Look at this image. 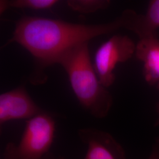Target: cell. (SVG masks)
Segmentation results:
<instances>
[{
    "instance_id": "cell-1",
    "label": "cell",
    "mask_w": 159,
    "mask_h": 159,
    "mask_svg": "<svg viewBox=\"0 0 159 159\" xmlns=\"http://www.w3.org/2000/svg\"><path fill=\"white\" fill-rule=\"evenodd\" d=\"M138 14L127 9L114 21L101 24L85 25L43 17L25 16L16 23L12 37L6 46L17 43L34 57L37 69L30 80L39 84L45 80L42 70L57 64L61 57L93 39L121 29L134 31Z\"/></svg>"
},
{
    "instance_id": "cell-2",
    "label": "cell",
    "mask_w": 159,
    "mask_h": 159,
    "mask_svg": "<svg viewBox=\"0 0 159 159\" xmlns=\"http://www.w3.org/2000/svg\"><path fill=\"white\" fill-rule=\"evenodd\" d=\"M57 64L67 73L81 106L96 118L106 117L111 108L113 97L98 78L91 63L89 43L67 52Z\"/></svg>"
},
{
    "instance_id": "cell-3",
    "label": "cell",
    "mask_w": 159,
    "mask_h": 159,
    "mask_svg": "<svg viewBox=\"0 0 159 159\" xmlns=\"http://www.w3.org/2000/svg\"><path fill=\"white\" fill-rule=\"evenodd\" d=\"M56 122L46 111L27 120L19 143H8L4 159H46L54 140Z\"/></svg>"
},
{
    "instance_id": "cell-4",
    "label": "cell",
    "mask_w": 159,
    "mask_h": 159,
    "mask_svg": "<svg viewBox=\"0 0 159 159\" xmlns=\"http://www.w3.org/2000/svg\"><path fill=\"white\" fill-rule=\"evenodd\" d=\"M136 44L127 35H114L102 43L94 56V67L100 83L106 88L113 84L114 70L117 64L125 63L135 54Z\"/></svg>"
},
{
    "instance_id": "cell-5",
    "label": "cell",
    "mask_w": 159,
    "mask_h": 159,
    "mask_svg": "<svg viewBox=\"0 0 159 159\" xmlns=\"http://www.w3.org/2000/svg\"><path fill=\"white\" fill-rule=\"evenodd\" d=\"M43 111L24 87H19L0 95L1 125L10 120L30 119Z\"/></svg>"
},
{
    "instance_id": "cell-6",
    "label": "cell",
    "mask_w": 159,
    "mask_h": 159,
    "mask_svg": "<svg viewBox=\"0 0 159 159\" xmlns=\"http://www.w3.org/2000/svg\"><path fill=\"white\" fill-rule=\"evenodd\" d=\"M78 136L87 146L84 159H125L123 148L107 132L86 128L79 130Z\"/></svg>"
},
{
    "instance_id": "cell-7",
    "label": "cell",
    "mask_w": 159,
    "mask_h": 159,
    "mask_svg": "<svg viewBox=\"0 0 159 159\" xmlns=\"http://www.w3.org/2000/svg\"><path fill=\"white\" fill-rule=\"evenodd\" d=\"M143 64V75L151 85L159 83V39L158 35L140 39L136 44L135 54Z\"/></svg>"
},
{
    "instance_id": "cell-8",
    "label": "cell",
    "mask_w": 159,
    "mask_h": 159,
    "mask_svg": "<svg viewBox=\"0 0 159 159\" xmlns=\"http://www.w3.org/2000/svg\"><path fill=\"white\" fill-rule=\"evenodd\" d=\"M159 29V0H152L146 13L140 14L135 34L141 39L157 35Z\"/></svg>"
},
{
    "instance_id": "cell-9",
    "label": "cell",
    "mask_w": 159,
    "mask_h": 159,
    "mask_svg": "<svg viewBox=\"0 0 159 159\" xmlns=\"http://www.w3.org/2000/svg\"><path fill=\"white\" fill-rule=\"evenodd\" d=\"M0 12L4 13L8 8H27L31 10L49 9L58 2L57 0H12L1 1Z\"/></svg>"
},
{
    "instance_id": "cell-10",
    "label": "cell",
    "mask_w": 159,
    "mask_h": 159,
    "mask_svg": "<svg viewBox=\"0 0 159 159\" xmlns=\"http://www.w3.org/2000/svg\"><path fill=\"white\" fill-rule=\"evenodd\" d=\"M67 3L75 11L83 14L94 12L108 8L111 4L109 0H69Z\"/></svg>"
},
{
    "instance_id": "cell-11",
    "label": "cell",
    "mask_w": 159,
    "mask_h": 159,
    "mask_svg": "<svg viewBox=\"0 0 159 159\" xmlns=\"http://www.w3.org/2000/svg\"><path fill=\"white\" fill-rule=\"evenodd\" d=\"M148 159H159V137L154 143L152 151Z\"/></svg>"
},
{
    "instance_id": "cell-12",
    "label": "cell",
    "mask_w": 159,
    "mask_h": 159,
    "mask_svg": "<svg viewBox=\"0 0 159 159\" xmlns=\"http://www.w3.org/2000/svg\"><path fill=\"white\" fill-rule=\"evenodd\" d=\"M65 159V158H63V157H58V156H54L53 154H52L50 153L49 154V155L47 156V159Z\"/></svg>"
},
{
    "instance_id": "cell-13",
    "label": "cell",
    "mask_w": 159,
    "mask_h": 159,
    "mask_svg": "<svg viewBox=\"0 0 159 159\" xmlns=\"http://www.w3.org/2000/svg\"><path fill=\"white\" fill-rule=\"evenodd\" d=\"M156 110L157 113V119L156 120V121L155 123V125H159V102H158L157 107H156Z\"/></svg>"
},
{
    "instance_id": "cell-14",
    "label": "cell",
    "mask_w": 159,
    "mask_h": 159,
    "mask_svg": "<svg viewBox=\"0 0 159 159\" xmlns=\"http://www.w3.org/2000/svg\"><path fill=\"white\" fill-rule=\"evenodd\" d=\"M156 87H157V89H158V90L159 91V83L156 85Z\"/></svg>"
}]
</instances>
